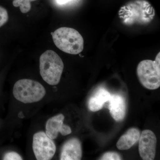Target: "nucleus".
<instances>
[{"label": "nucleus", "mask_w": 160, "mask_h": 160, "mask_svg": "<svg viewBox=\"0 0 160 160\" xmlns=\"http://www.w3.org/2000/svg\"><path fill=\"white\" fill-rule=\"evenodd\" d=\"M111 96L108 90L104 88H100L89 98L88 104L89 110L93 112L99 111L105 103L109 102Z\"/></svg>", "instance_id": "nucleus-11"}, {"label": "nucleus", "mask_w": 160, "mask_h": 160, "mask_svg": "<svg viewBox=\"0 0 160 160\" xmlns=\"http://www.w3.org/2000/svg\"><path fill=\"white\" fill-rule=\"evenodd\" d=\"M55 46L64 52L78 54L84 49V40L79 32L74 29L61 27L52 32Z\"/></svg>", "instance_id": "nucleus-2"}, {"label": "nucleus", "mask_w": 160, "mask_h": 160, "mask_svg": "<svg viewBox=\"0 0 160 160\" xmlns=\"http://www.w3.org/2000/svg\"><path fill=\"white\" fill-rule=\"evenodd\" d=\"M40 72L44 81L51 86L60 82L64 69L62 60L54 51L47 50L40 58Z\"/></svg>", "instance_id": "nucleus-1"}, {"label": "nucleus", "mask_w": 160, "mask_h": 160, "mask_svg": "<svg viewBox=\"0 0 160 160\" xmlns=\"http://www.w3.org/2000/svg\"><path fill=\"white\" fill-rule=\"evenodd\" d=\"M140 135L141 132L137 128H130L120 138L117 147L120 150H128L138 142Z\"/></svg>", "instance_id": "nucleus-12"}, {"label": "nucleus", "mask_w": 160, "mask_h": 160, "mask_svg": "<svg viewBox=\"0 0 160 160\" xmlns=\"http://www.w3.org/2000/svg\"><path fill=\"white\" fill-rule=\"evenodd\" d=\"M8 12L5 8L0 6V27L5 25L8 22Z\"/></svg>", "instance_id": "nucleus-15"}, {"label": "nucleus", "mask_w": 160, "mask_h": 160, "mask_svg": "<svg viewBox=\"0 0 160 160\" xmlns=\"http://www.w3.org/2000/svg\"><path fill=\"white\" fill-rule=\"evenodd\" d=\"M71 1L72 0H57V2L60 5H64V4L71 2Z\"/></svg>", "instance_id": "nucleus-17"}, {"label": "nucleus", "mask_w": 160, "mask_h": 160, "mask_svg": "<svg viewBox=\"0 0 160 160\" xmlns=\"http://www.w3.org/2000/svg\"><path fill=\"white\" fill-rule=\"evenodd\" d=\"M119 14L126 24H141L150 22L155 13L154 9L149 2L136 0L122 7Z\"/></svg>", "instance_id": "nucleus-3"}, {"label": "nucleus", "mask_w": 160, "mask_h": 160, "mask_svg": "<svg viewBox=\"0 0 160 160\" xmlns=\"http://www.w3.org/2000/svg\"><path fill=\"white\" fill-rule=\"evenodd\" d=\"M109 103V109L112 117L117 122L122 121L126 117V112L125 98L120 94H112Z\"/></svg>", "instance_id": "nucleus-10"}, {"label": "nucleus", "mask_w": 160, "mask_h": 160, "mask_svg": "<svg viewBox=\"0 0 160 160\" xmlns=\"http://www.w3.org/2000/svg\"><path fill=\"white\" fill-rule=\"evenodd\" d=\"M46 94V90L44 86L34 80L27 79L18 80L13 86L14 98L25 104L39 102Z\"/></svg>", "instance_id": "nucleus-4"}, {"label": "nucleus", "mask_w": 160, "mask_h": 160, "mask_svg": "<svg viewBox=\"0 0 160 160\" xmlns=\"http://www.w3.org/2000/svg\"><path fill=\"white\" fill-rule=\"evenodd\" d=\"M99 160H122L120 155L114 152H108L104 153L100 158Z\"/></svg>", "instance_id": "nucleus-14"}, {"label": "nucleus", "mask_w": 160, "mask_h": 160, "mask_svg": "<svg viewBox=\"0 0 160 160\" xmlns=\"http://www.w3.org/2000/svg\"><path fill=\"white\" fill-rule=\"evenodd\" d=\"M157 55L154 61L145 60L139 63L137 69L138 78L145 88L155 90L160 86V54Z\"/></svg>", "instance_id": "nucleus-5"}, {"label": "nucleus", "mask_w": 160, "mask_h": 160, "mask_svg": "<svg viewBox=\"0 0 160 160\" xmlns=\"http://www.w3.org/2000/svg\"><path fill=\"white\" fill-rule=\"evenodd\" d=\"M82 156L81 142L77 138H72L63 145L60 154L61 160H80Z\"/></svg>", "instance_id": "nucleus-9"}, {"label": "nucleus", "mask_w": 160, "mask_h": 160, "mask_svg": "<svg viewBox=\"0 0 160 160\" xmlns=\"http://www.w3.org/2000/svg\"><path fill=\"white\" fill-rule=\"evenodd\" d=\"M139 152L144 160H153L156 155L157 139L154 132L149 129L143 130L139 140Z\"/></svg>", "instance_id": "nucleus-7"}, {"label": "nucleus", "mask_w": 160, "mask_h": 160, "mask_svg": "<svg viewBox=\"0 0 160 160\" xmlns=\"http://www.w3.org/2000/svg\"><path fill=\"white\" fill-rule=\"evenodd\" d=\"M37 0H14L12 4L14 7H20L22 13H26L30 11L31 9V2Z\"/></svg>", "instance_id": "nucleus-13"}, {"label": "nucleus", "mask_w": 160, "mask_h": 160, "mask_svg": "<svg viewBox=\"0 0 160 160\" xmlns=\"http://www.w3.org/2000/svg\"><path fill=\"white\" fill-rule=\"evenodd\" d=\"M32 149L37 160H49L54 156L56 147L53 140L40 131L33 135Z\"/></svg>", "instance_id": "nucleus-6"}, {"label": "nucleus", "mask_w": 160, "mask_h": 160, "mask_svg": "<svg viewBox=\"0 0 160 160\" xmlns=\"http://www.w3.org/2000/svg\"><path fill=\"white\" fill-rule=\"evenodd\" d=\"M3 160H22V158L17 152H9L4 155Z\"/></svg>", "instance_id": "nucleus-16"}, {"label": "nucleus", "mask_w": 160, "mask_h": 160, "mask_svg": "<svg viewBox=\"0 0 160 160\" xmlns=\"http://www.w3.org/2000/svg\"><path fill=\"white\" fill-rule=\"evenodd\" d=\"M65 116L62 114H58L49 118L46 124V134L52 140L55 139L59 133L66 136L72 132L71 128L64 124Z\"/></svg>", "instance_id": "nucleus-8"}]
</instances>
